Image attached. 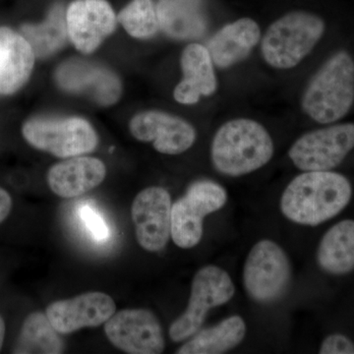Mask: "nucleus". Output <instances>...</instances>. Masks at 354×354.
Listing matches in <instances>:
<instances>
[{"label":"nucleus","mask_w":354,"mask_h":354,"mask_svg":"<svg viewBox=\"0 0 354 354\" xmlns=\"http://www.w3.org/2000/svg\"><path fill=\"white\" fill-rule=\"evenodd\" d=\"M129 128L135 139L152 142L155 150L164 155H180L189 150L197 139L196 130L189 122L164 111L136 114Z\"/></svg>","instance_id":"12"},{"label":"nucleus","mask_w":354,"mask_h":354,"mask_svg":"<svg viewBox=\"0 0 354 354\" xmlns=\"http://www.w3.org/2000/svg\"><path fill=\"white\" fill-rule=\"evenodd\" d=\"M274 143L267 128L251 118L221 124L212 140L209 156L216 171L228 177L248 176L271 162Z\"/></svg>","instance_id":"2"},{"label":"nucleus","mask_w":354,"mask_h":354,"mask_svg":"<svg viewBox=\"0 0 354 354\" xmlns=\"http://www.w3.org/2000/svg\"><path fill=\"white\" fill-rule=\"evenodd\" d=\"M22 134L35 149L62 158L93 152L99 142L92 125L80 118H31L23 124Z\"/></svg>","instance_id":"8"},{"label":"nucleus","mask_w":354,"mask_h":354,"mask_svg":"<svg viewBox=\"0 0 354 354\" xmlns=\"http://www.w3.org/2000/svg\"><path fill=\"white\" fill-rule=\"evenodd\" d=\"M354 149V123L311 130L288 149L290 162L301 171H332Z\"/></svg>","instance_id":"9"},{"label":"nucleus","mask_w":354,"mask_h":354,"mask_svg":"<svg viewBox=\"0 0 354 354\" xmlns=\"http://www.w3.org/2000/svg\"><path fill=\"white\" fill-rule=\"evenodd\" d=\"M228 201L227 191L212 180L191 184L184 196L172 203L171 239L181 249L201 242L206 216L221 211Z\"/></svg>","instance_id":"7"},{"label":"nucleus","mask_w":354,"mask_h":354,"mask_svg":"<svg viewBox=\"0 0 354 354\" xmlns=\"http://www.w3.org/2000/svg\"><path fill=\"white\" fill-rule=\"evenodd\" d=\"M116 312L115 302L106 293L92 291L48 305L46 316L60 335H69L84 328H97Z\"/></svg>","instance_id":"13"},{"label":"nucleus","mask_w":354,"mask_h":354,"mask_svg":"<svg viewBox=\"0 0 354 354\" xmlns=\"http://www.w3.org/2000/svg\"><path fill=\"white\" fill-rule=\"evenodd\" d=\"M118 19L128 34L137 39L151 38L160 28L153 0H132Z\"/></svg>","instance_id":"25"},{"label":"nucleus","mask_w":354,"mask_h":354,"mask_svg":"<svg viewBox=\"0 0 354 354\" xmlns=\"http://www.w3.org/2000/svg\"><path fill=\"white\" fill-rule=\"evenodd\" d=\"M86 227L97 241H104L109 237V230L106 221L99 212L90 205H83L79 211Z\"/></svg>","instance_id":"26"},{"label":"nucleus","mask_w":354,"mask_h":354,"mask_svg":"<svg viewBox=\"0 0 354 354\" xmlns=\"http://www.w3.org/2000/svg\"><path fill=\"white\" fill-rule=\"evenodd\" d=\"M12 206V197L6 189L0 187V225L10 215Z\"/></svg>","instance_id":"28"},{"label":"nucleus","mask_w":354,"mask_h":354,"mask_svg":"<svg viewBox=\"0 0 354 354\" xmlns=\"http://www.w3.org/2000/svg\"><path fill=\"white\" fill-rule=\"evenodd\" d=\"M6 325L4 322V319L0 315V351H1L2 346H3L4 339H6Z\"/></svg>","instance_id":"29"},{"label":"nucleus","mask_w":354,"mask_h":354,"mask_svg":"<svg viewBox=\"0 0 354 354\" xmlns=\"http://www.w3.org/2000/svg\"><path fill=\"white\" fill-rule=\"evenodd\" d=\"M320 354H354V342L346 335L330 334L321 342Z\"/></svg>","instance_id":"27"},{"label":"nucleus","mask_w":354,"mask_h":354,"mask_svg":"<svg viewBox=\"0 0 354 354\" xmlns=\"http://www.w3.org/2000/svg\"><path fill=\"white\" fill-rule=\"evenodd\" d=\"M247 326L243 317L232 315L215 326L200 329L183 344L176 354H223L232 351L245 339Z\"/></svg>","instance_id":"22"},{"label":"nucleus","mask_w":354,"mask_h":354,"mask_svg":"<svg viewBox=\"0 0 354 354\" xmlns=\"http://www.w3.org/2000/svg\"><path fill=\"white\" fill-rule=\"evenodd\" d=\"M31 44L19 32L0 27V95H11L29 80L35 64Z\"/></svg>","instance_id":"19"},{"label":"nucleus","mask_w":354,"mask_h":354,"mask_svg":"<svg viewBox=\"0 0 354 354\" xmlns=\"http://www.w3.org/2000/svg\"><path fill=\"white\" fill-rule=\"evenodd\" d=\"M172 201L169 191L151 186L137 194L131 216L137 242L148 252L164 250L171 239Z\"/></svg>","instance_id":"11"},{"label":"nucleus","mask_w":354,"mask_h":354,"mask_svg":"<svg viewBox=\"0 0 354 354\" xmlns=\"http://www.w3.org/2000/svg\"><path fill=\"white\" fill-rule=\"evenodd\" d=\"M322 18L307 11H291L272 22L261 39L266 64L277 70H290L308 57L325 34Z\"/></svg>","instance_id":"4"},{"label":"nucleus","mask_w":354,"mask_h":354,"mask_svg":"<svg viewBox=\"0 0 354 354\" xmlns=\"http://www.w3.org/2000/svg\"><path fill=\"white\" fill-rule=\"evenodd\" d=\"M64 342L43 312H32L26 317L13 353L59 354Z\"/></svg>","instance_id":"23"},{"label":"nucleus","mask_w":354,"mask_h":354,"mask_svg":"<svg viewBox=\"0 0 354 354\" xmlns=\"http://www.w3.org/2000/svg\"><path fill=\"white\" fill-rule=\"evenodd\" d=\"M22 35L31 44L37 57H48L59 50L68 35L66 20L60 7L53 9L41 24L23 26Z\"/></svg>","instance_id":"24"},{"label":"nucleus","mask_w":354,"mask_h":354,"mask_svg":"<svg viewBox=\"0 0 354 354\" xmlns=\"http://www.w3.org/2000/svg\"><path fill=\"white\" fill-rule=\"evenodd\" d=\"M58 85L73 93H83L102 106H111L121 95L120 79L113 72L83 60H69L55 73Z\"/></svg>","instance_id":"15"},{"label":"nucleus","mask_w":354,"mask_h":354,"mask_svg":"<svg viewBox=\"0 0 354 354\" xmlns=\"http://www.w3.org/2000/svg\"><path fill=\"white\" fill-rule=\"evenodd\" d=\"M183 78L174 91V97L181 104H197L202 97H211L218 90L215 64L207 46L188 44L180 57Z\"/></svg>","instance_id":"16"},{"label":"nucleus","mask_w":354,"mask_h":354,"mask_svg":"<svg viewBox=\"0 0 354 354\" xmlns=\"http://www.w3.org/2000/svg\"><path fill=\"white\" fill-rule=\"evenodd\" d=\"M351 198L353 186L339 172L302 171L281 193L279 209L291 223L317 227L341 214Z\"/></svg>","instance_id":"1"},{"label":"nucleus","mask_w":354,"mask_h":354,"mask_svg":"<svg viewBox=\"0 0 354 354\" xmlns=\"http://www.w3.org/2000/svg\"><path fill=\"white\" fill-rule=\"evenodd\" d=\"M67 31L77 50L93 53L116 26V16L106 0H74L66 12Z\"/></svg>","instance_id":"14"},{"label":"nucleus","mask_w":354,"mask_h":354,"mask_svg":"<svg viewBox=\"0 0 354 354\" xmlns=\"http://www.w3.org/2000/svg\"><path fill=\"white\" fill-rule=\"evenodd\" d=\"M262 32L252 18L243 17L223 26L209 39L208 48L216 67L227 69L241 64L260 44Z\"/></svg>","instance_id":"17"},{"label":"nucleus","mask_w":354,"mask_h":354,"mask_svg":"<svg viewBox=\"0 0 354 354\" xmlns=\"http://www.w3.org/2000/svg\"><path fill=\"white\" fill-rule=\"evenodd\" d=\"M106 176V167L101 160L77 156L51 167L48 183L55 195L69 199L94 189Z\"/></svg>","instance_id":"18"},{"label":"nucleus","mask_w":354,"mask_h":354,"mask_svg":"<svg viewBox=\"0 0 354 354\" xmlns=\"http://www.w3.org/2000/svg\"><path fill=\"white\" fill-rule=\"evenodd\" d=\"M235 285L225 269L207 265L198 270L191 283L187 308L169 327L172 342L186 341L202 329L209 310L227 304L234 297Z\"/></svg>","instance_id":"6"},{"label":"nucleus","mask_w":354,"mask_h":354,"mask_svg":"<svg viewBox=\"0 0 354 354\" xmlns=\"http://www.w3.org/2000/svg\"><path fill=\"white\" fill-rule=\"evenodd\" d=\"M320 269L332 276H346L354 271V220L335 223L323 235L316 251Z\"/></svg>","instance_id":"20"},{"label":"nucleus","mask_w":354,"mask_h":354,"mask_svg":"<svg viewBox=\"0 0 354 354\" xmlns=\"http://www.w3.org/2000/svg\"><path fill=\"white\" fill-rule=\"evenodd\" d=\"M158 25L171 38H201L207 30L203 0H160L157 6Z\"/></svg>","instance_id":"21"},{"label":"nucleus","mask_w":354,"mask_h":354,"mask_svg":"<svg viewBox=\"0 0 354 354\" xmlns=\"http://www.w3.org/2000/svg\"><path fill=\"white\" fill-rule=\"evenodd\" d=\"M291 281L292 266L283 247L268 239L251 247L242 270V285L250 299L262 305L279 301Z\"/></svg>","instance_id":"5"},{"label":"nucleus","mask_w":354,"mask_h":354,"mask_svg":"<svg viewBox=\"0 0 354 354\" xmlns=\"http://www.w3.org/2000/svg\"><path fill=\"white\" fill-rule=\"evenodd\" d=\"M104 332L115 348L129 354L164 353V330L158 317L148 309L115 312L104 323Z\"/></svg>","instance_id":"10"},{"label":"nucleus","mask_w":354,"mask_h":354,"mask_svg":"<svg viewBox=\"0 0 354 354\" xmlns=\"http://www.w3.org/2000/svg\"><path fill=\"white\" fill-rule=\"evenodd\" d=\"M354 102V60L346 51H337L314 74L305 88L301 109L320 124L341 120Z\"/></svg>","instance_id":"3"}]
</instances>
